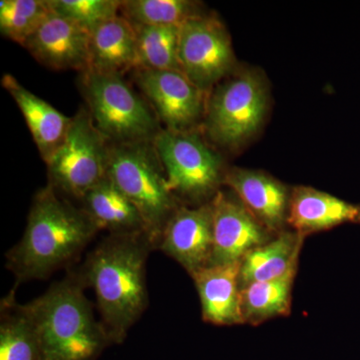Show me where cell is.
<instances>
[{
    "label": "cell",
    "mask_w": 360,
    "mask_h": 360,
    "mask_svg": "<svg viewBox=\"0 0 360 360\" xmlns=\"http://www.w3.org/2000/svg\"><path fill=\"white\" fill-rule=\"evenodd\" d=\"M153 246L146 233L110 234L78 269L96 292L97 307L110 343H122L148 309L146 260Z\"/></svg>",
    "instance_id": "6da1fadb"
},
{
    "label": "cell",
    "mask_w": 360,
    "mask_h": 360,
    "mask_svg": "<svg viewBox=\"0 0 360 360\" xmlns=\"http://www.w3.org/2000/svg\"><path fill=\"white\" fill-rule=\"evenodd\" d=\"M98 231L84 208H77L58 195L51 184L33 198L25 234L7 251L6 267L16 285L47 278L75 260Z\"/></svg>",
    "instance_id": "7a4b0ae2"
},
{
    "label": "cell",
    "mask_w": 360,
    "mask_h": 360,
    "mask_svg": "<svg viewBox=\"0 0 360 360\" xmlns=\"http://www.w3.org/2000/svg\"><path fill=\"white\" fill-rule=\"evenodd\" d=\"M85 288L79 272L70 271L27 303L39 329L44 360H96L111 345Z\"/></svg>",
    "instance_id": "3957f363"
},
{
    "label": "cell",
    "mask_w": 360,
    "mask_h": 360,
    "mask_svg": "<svg viewBox=\"0 0 360 360\" xmlns=\"http://www.w3.org/2000/svg\"><path fill=\"white\" fill-rule=\"evenodd\" d=\"M108 176L137 208L146 234L158 248L168 220L179 207L167 186L153 142L110 144Z\"/></svg>",
    "instance_id": "277c9868"
},
{
    "label": "cell",
    "mask_w": 360,
    "mask_h": 360,
    "mask_svg": "<svg viewBox=\"0 0 360 360\" xmlns=\"http://www.w3.org/2000/svg\"><path fill=\"white\" fill-rule=\"evenodd\" d=\"M80 89L96 129L110 144L151 142L161 131L158 118L122 75L87 70Z\"/></svg>",
    "instance_id": "5b68a950"
},
{
    "label": "cell",
    "mask_w": 360,
    "mask_h": 360,
    "mask_svg": "<svg viewBox=\"0 0 360 360\" xmlns=\"http://www.w3.org/2000/svg\"><path fill=\"white\" fill-rule=\"evenodd\" d=\"M269 105V85L262 72L246 70L232 73L207 97L206 134L222 148H238L260 129Z\"/></svg>",
    "instance_id": "8992f818"
},
{
    "label": "cell",
    "mask_w": 360,
    "mask_h": 360,
    "mask_svg": "<svg viewBox=\"0 0 360 360\" xmlns=\"http://www.w3.org/2000/svg\"><path fill=\"white\" fill-rule=\"evenodd\" d=\"M153 142L176 200L210 202L224 180V161L219 153L194 130L161 129Z\"/></svg>",
    "instance_id": "52a82bcc"
},
{
    "label": "cell",
    "mask_w": 360,
    "mask_h": 360,
    "mask_svg": "<svg viewBox=\"0 0 360 360\" xmlns=\"http://www.w3.org/2000/svg\"><path fill=\"white\" fill-rule=\"evenodd\" d=\"M110 142L96 129L87 108L71 117L63 143L46 161L49 184L77 200L108 176Z\"/></svg>",
    "instance_id": "ba28073f"
},
{
    "label": "cell",
    "mask_w": 360,
    "mask_h": 360,
    "mask_svg": "<svg viewBox=\"0 0 360 360\" xmlns=\"http://www.w3.org/2000/svg\"><path fill=\"white\" fill-rule=\"evenodd\" d=\"M179 63L182 73L202 91H212L236 68L231 35L210 14L187 20L180 27Z\"/></svg>",
    "instance_id": "9c48e42d"
},
{
    "label": "cell",
    "mask_w": 360,
    "mask_h": 360,
    "mask_svg": "<svg viewBox=\"0 0 360 360\" xmlns=\"http://www.w3.org/2000/svg\"><path fill=\"white\" fill-rule=\"evenodd\" d=\"M134 77L165 129L193 131L205 118L207 94L181 71L136 70Z\"/></svg>",
    "instance_id": "30bf717a"
},
{
    "label": "cell",
    "mask_w": 360,
    "mask_h": 360,
    "mask_svg": "<svg viewBox=\"0 0 360 360\" xmlns=\"http://www.w3.org/2000/svg\"><path fill=\"white\" fill-rule=\"evenodd\" d=\"M210 206L213 251L210 265L239 264L250 250L274 238V233L253 217L233 193L217 191Z\"/></svg>",
    "instance_id": "8fae6325"
},
{
    "label": "cell",
    "mask_w": 360,
    "mask_h": 360,
    "mask_svg": "<svg viewBox=\"0 0 360 360\" xmlns=\"http://www.w3.org/2000/svg\"><path fill=\"white\" fill-rule=\"evenodd\" d=\"M158 248L179 262L191 276L208 266L213 251L210 202L196 207L179 206L168 220Z\"/></svg>",
    "instance_id": "7c38bea8"
},
{
    "label": "cell",
    "mask_w": 360,
    "mask_h": 360,
    "mask_svg": "<svg viewBox=\"0 0 360 360\" xmlns=\"http://www.w3.org/2000/svg\"><path fill=\"white\" fill-rule=\"evenodd\" d=\"M90 32L86 28L51 11L23 47L53 70H89Z\"/></svg>",
    "instance_id": "4fadbf2b"
},
{
    "label": "cell",
    "mask_w": 360,
    "mask_h": 360,
    "mask_svg": "<svg viewBox=\"0 0 360 360\" xmlns=\"http://www.w3.org/2000/svg\"><path fill=\"white\" fill-rule=\"evenodd\" d=\"M224 184L267 231L274 234L284 231L291 196L285 184L264 172L245 168L225 172Z\"/></svg>",
    "instance_id": "5bb4252c"
},
{
    "label": "cell",
    "mask_w": 360,
    "mask_h": 360,
    "mask_svg": "<svg viewBox=\"0 0 360 360\" xmlns=\"http://www.w3.org/2000/svg\"><path fill=\"white\" fill-rule=\"evenodd\" d=\"M347 224H360V205L311 186H296L291 191L288 224L300 236L307 238Z\"/></svg>",
    "instance_id": "9a60e30c"
},
{
    "label": "cell",
    "mask_w": 360,
    "mask_h": 360,
    "mask_svg": "<svg viewBox=\"0 0 360 360\" xmlns=\"http://www.w3.org/2000/svg\"><path fill=\"white\" fill-rule=\"evenodd\" d=\"M239 271L240 262L210 265L191 276L200 295L203 321L220 326L245 323Z\"/></svg>",
    "instance_id": "2e32d148"
},
{
    "label": "cell",
    "mask_w": 360,
    "mask_h": 360,
    "mask_svg": "<svg viewBox=\"0 0 360 360\" xmlns=\"http://www.w3.org/2000/svg\"><path fill=\"white\" fill-rule=\"evenodd\" d=\"M139 68L136 30L124 16L120 13L90 32L89 70L123 75Z\"/></svg>",
    "instance_id": "e0dca14e"
},
{
    "label": "cell",
    "mask_w": 360,
    "mask_h": 360,
    "mask_svg": "<svg viewBox=\"0 0 360 360\" xmlns=\"http://www.w3.org/2000/svg\"><path fill=\"white\" fill-rule=\"evenodd\" d=\"M2 86L11 94L22 113L35 146L44 162L63 143L70 129L71 117L25 89L13 75L2 77Z\"/></svg>",
    "instance_id": "ac0fdd59"
},
{
    "label": "cell",
    "mask_w": 360,
    "mask_h": 360,
    "mask_svg": "<svg viewBox=\"0 0 360 360\" xmlns=\"http://www.w3.org/2000/svg\"><path fill=\"white\" fill-rule=\"evenodd\" d=\"M84 212L98 231L110 234L146 233L143 220L137 208L106 176L82 198Z\"/></svg>",
    "instance_id": "d6986e66"
},
{
    "label": "cell",
    "mask_w": 360,
    "mask_h": 360,
    "mask_svg": "<svg viewBox=\"0 0 360 360\" xmlns=\"http://www.w3.org/2000/svg\"><path fill=\"white\" fill-rule=\"evenodd\" d=\"M304 236L283 231L269 243L250 250L240 262V288L283 276L300 262Z\"/></svg>",
    "instance_id": "ffe728a7"
},
{
    "label": "cell",
    "mask_w": 360,
    "mask_h": 360,
    "mask_svg": "<svg viewBox=\"0 0 360 360\" xmlns=\"http://www.w3.org/2000/svg\"><path fill=\"white\" fill-rule=\"evenodd\" d=\"M0 360H44L39 329L27 303L16 302L15 290L0 305Z\"/></svg>",
    "instance_id": "44dd1931"
},
{
    "label": "cell",
    "mask_w": 360,
    "mask_h": 360,
    "mask_svg": "<svg viewBox=\"0 0 360 360\" xmlns=\"http://www.w3.org/2000/svg\"><path fill=\"white\" fill-rule=\"evenodd\" d=\"M298 264L283 276L251 283L241 288V311L245 323L262 322L290 314L292 288Z\"/></svg>",
    "instance_id": "7402d4cb"
},
{
    "label": "cell",
    "mask_w": 360,
    "mask_h": 360,
    "mask_svg": "<svg viewBox=\"0 0 360 360\" xmlns=\"http://www.w3.org/2000/svg\"><path fill=\"white\" fill-rule=\"evenodd\" d=\"M134 26L136 30L139 70L181 71L179 63L181 26Z\"/></svg>",
    "instance_id": "603a6c76"
},
{
    "label": "cell",
    "mask_w": 360,
    "mask_h": 360,
    "mask_svg": "<svg viewBox=\"0 0 360 360\" xmlns=\"http://www.w3.org/2000/svg\"><path fill=\"white\" fill-rule=\"evenodd\" d=\"M203 13L198 2L189 0H125L120 6L134 25L182 26Z\"/></svg>",
    "instance_id": "cb8c5ba5"
},
{
    "label": "cell",
    "mask_w": 360,
    "mask_h": 360,
    "mask_svg": "<svg viewBox=\"0 0 360 360\" xmlns=\"http://www.w3.org/2000/svg\"><path fill=\"white\" fill-rule=\"evenodd\" d=\"M51 11L47 0H1L0 32L23 46Z\"/></svg>",
    "instance_id": "d4e9b609"
},
{
    "label": "cell",
    "mask_w": 360,
    "mask_h": 360,
    "mask_svg": "<svg viewBox=\"0 0 360 360\" xmlns=\"http://www.w3.org/2000/svg\"><path fill=\"white\" fill-rule=\"evenodd\" d=\"M51 11L91 32L120 13L118 0H47Z\"/></svg>",
    "instance_id": "484cf974"
}]
</instances>
